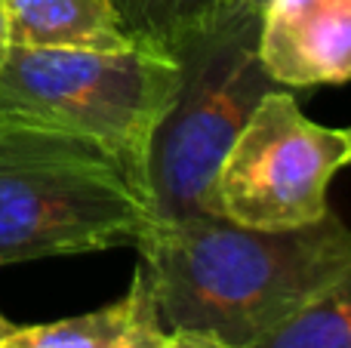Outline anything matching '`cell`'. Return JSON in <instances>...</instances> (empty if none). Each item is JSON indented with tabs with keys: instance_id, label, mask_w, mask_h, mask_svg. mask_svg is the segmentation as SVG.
Returning <instances> with one entry per match:
<instances>
[{
	"instance_id": "30bf717a",
	"label": "cell",
	"mask_w": 351,
	"mask_h": 348,
	"mask_svg": "<svg viewBox=\"0 0 351 348\" xmlns=\"http://www.w3.org/2000/svg\"><path fill=\"white\" fill-rule=\"evenodd\" d=\"M114 6L136 47L173 59L182 37L210 25L225 0H114Z\"/></svg>"
},
{
	"instance_id": "ba28073f",
	"label": "cell",
	"mask_w": 351,
	"mask_h": 348,
	"mask_svg": "<svg viewBox=\"0 0 351 348\" xmlns=\"http://www.w3.org/2000/svg\"><path fill=\"white\" fill-rule=\"evenodd\" d=\"M10 47L40 49H133L114 0H6Z\"/></svg>"
},
{
	"instance_id": "277c9868",
	"label": "cell",
	"mask_w": 351,
	"mask_h": 348,
	"mask_svg": "<svg viewBox=\"0 0 351 348\" xmlns=\"http://www.w3.org/2000/svg\"><path fill=\"white\" fill-rule=\"evenodd\" d=\"M152 225L142 191L102 151L0 129V265L139 247Z\"/></svg>"
},
{
	"instance_id": "5b68a950",
	"label": "cell",
	"mask_w": 351,
	"mask_h": 348,
	"mask_svg": "<svg viewBox=\"0 0 351 348\" xmlns=\"http://www.w3.org/2000/svg\"><path fill=\"white\" fill-rule=\"evenodd\" d=\"M348 164V127L308 121L293 90L268 92L222 158L213 216L262 232L315 225L330 213V182Z\"/></svg>"
},
{
	"instance_id": "3957f363",
	"label": "cell",
	"mask_w": 351,
	"mask_h": 348,
	"mask_svg": "<svg viewBox=\"0 0 351 348\" xmlns=\"http://www.w3.org/2000/svg\"><path fill=\"white\" fill-rule=\"evenodd\" d=\"M259 34L262 12L225 6L173 49L179 86L152 136L142 179L154 222L213 216L222 158L262 99L287 90L262 65Z\"/></svg>"
},
{
	"instance_id": "4fadbf2b",
	"label": "cell",
	"mask_w": 351,
	"mask_h": 348,
	"mask_svg": "<svg viewBox=\"0 0 351 348\" xmlns=\"http://www.w3.org/2000/svg\"><path fill=\"white\" fill-rule=\"evenodd\" d=\"M265 3L268 0H225V6H241V10H256V12L265 10Z\"/></svg>"
},
{
	"instance_id": "5bb4252c",
	"label": "cell",
	"mask_w": 351,
	"mask_h": 348,
	"mask_svg": "<svg viewBox=\"0 0 351 348\" xmlns=\"http://www.w3.org/2000/svg\"><path fill=\"white\" fill-rule=\"evenodd\" d=\"M12 330H16V324H12V321H6L3 314H0V339H3V336H10Z\"/></svg>"
},
{
	"instance_id": "52a82bcc",
	"label": "cell",
	"mask_w": 351,
	"mask_h": 348,
	"mask_svg": "<svg viewBox=\"0 0 351 348\" xmlns=\"http://www.w3.org/2000/svg\"><path fill=\"white\" fill-rule=\"evenodd\" d=\"M152 284L136 269L133 284L117 302L53 324L16 327L0 348H160L167 343Z\"/></svg>"
},
{
	"instance_id": "8992f818",
	"label": "cell",
	"mask_w": 351,
	"mask_h": 348,
	"mask_svg": "<svg viewBox=\"0 0 351 348\" xmlns=\"http://www.w3.org/2000/svg\"><path fill=\"white\" fill-rule=\"evenodd\" d=\"M259 55L287 90L351 80V0H268Z\"/></svg>"
},
{
	"instance_id": "7c38bea8",
	"label": "cell",
	"mask_w": 351,
	"mask_h": 348,
	"mask_svg": "<svg viewBox=\"0 0 351 348\" xmlns=\"http://www.w3.org/2000/svg\"><path fill=\"white\" fill-rule=\"evenodd\" d=\"M10 53V18H6V0H0V62Z\"/></svg>"
},
{
	"instance_id": "9c48e42d",
	"label": "cell",
	"mask_w": 351,
	"mask_h": 348,
	"mask_svg": "<svg viewBox=\"0 0 351 348\" xmlns=\"http://www.w3.org/2000/svg\"><path fill=\"white\" fill-rule=\"evenodd\" d=\"M247 348H351V262L299 312Z\"/></svg>"
},
{
	"instance_id": "9a60e30c",
	"label": "cell",
	"mask_w": 351,
	"mask_h": 348,
	"mask_svg": "<svg viewBox=\"0 0 351 348\" xmlns=\"http://www.w3.org/2000/svg\"><path fill=\"white\" fill-rule=\"evenodd\" d=\"M348 139H351V127H348Z\"/></svg>"
},
{
	"instance_id": "6da1fadb",
	"label": "cell",
	"mask_w": 351,
	"mask_h": 348,
	"mask_svg": "<svg viewBox=\"0 0 351 348\" xmlns=\"http://www.w3.org/2000/svg\"><path fill=\"white\" fill-rule=\"evenodd\" d=\"M136 250L167 333L247 348L351 262V228L333 210L287 232L197 216L154 222Z\"/></svg>"
},
{
	"instance_id": "7a4b0ae2",
	"label": "cell",
	"mask_w": 351,
	"mask_h": 348,
	"mask_svg": "<svg viewBox=\"0 0 351 348\" xmlns=\"http://www.w3.org/2000/svg\"><path fill=\"white\" fill-rule=\"evenodd\" d=\"M176 86V59L142 47L121 53L10 47L0 62V129L96 148L142 191L148 145Z\"/></svg>"
},
{
	"instance_id": "8fae6325",
	"label": "cell",
	"mask_w": 351,
	"mask_h": 348,
	"mask_svg": "<svg viewBox=\"0 0 351 348\" xmlns=\"http://www.w3.org/2000/svg\"><path fill=\"white\" fill-rule=\"evenodd\" d=\"M160 348H228V345H222L213 336H204V333H170Z\"/></svg>"
}]
</instances>
